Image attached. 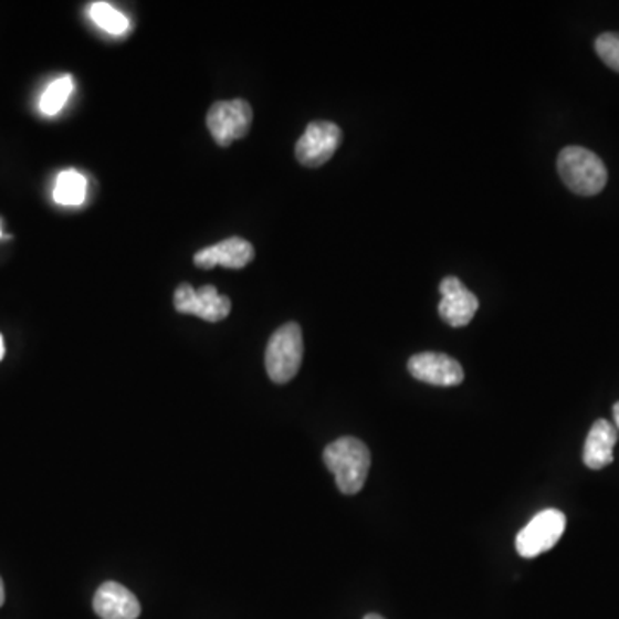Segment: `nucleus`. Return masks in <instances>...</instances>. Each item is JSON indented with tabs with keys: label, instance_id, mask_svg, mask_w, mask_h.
<instances>
[{
	"label": "nucleus",
	"instance_id": "obj_1",
	"mask_svg": "<svg viewBox=\"0 0 619 619\" xmlns=\"http://www.w3.org/2000/svg\"><path fill=\"white\" fill-rule=\"evenodd\" d=\"M324 463L336 476L343 494H358L367 482L371 457L367 444L356 438H340L324 451Z\"/></svg>",
	"mask_w": 619,
	"mask_h": 619
},
{
	"label": "nucleus",
	"instance_id": "obj_2",
	"mask_svg": "<svg viewBox=\"0 0 619 619\" xmlns=\"http://www.w3.org/2000/svg\"><path fill=\"white\" fill-rule=\"evenodd\" d=\"M557 172L573 193L594 197L608 182V169L599 155L584 147H566L557 157Z\"/></svg>",
	"mask_w": 619,
	"mask_h": 619
},
{
	"label": "nucleus",
	"instance_id": "obj_3",
	"mask_svg": "<svg viewBox=\"0 0 619 619\" xmlns=\"http://www.w3.org/2000/svg\"><path fill=\"white\" fill-rule=\"evenodd\" d=\"M303 361V334L298 324L279 327L265 349V368L272 382L286 384L298 374Z\"/></svg>",
	"mask_w": 619,
	"mask_h": 619
},
{
	"label": "nucleus",
	"instance_id": "obj_4",
	"mask_svg": "<svg viewBox=\"0 0 619 619\" xmlns=\"http://www.w3.org/2000/svg\"><path fill=\"white\" fill-rule=\"evenodd\" d=\"M566 516L559 510H544L516 535V550L520 556L532 559L556 546L565 534Z\"/></svg>",
	"mask_w": 619,
	"mask_h": 619
},
{
	"label": "nucleus",
	"instance_id": "obj_5",
	"mask_svg": "<svg viewBox=\"0 0 619 619\" xmlns=\"http://www.w3.org/2000/svg\"><path fill=\"white\" fill-rule=\"evenodd\" d=\"M252 105L241 98L217 102L207 114V126L221 147H229L232 141L244 138L252 128Z\"/></svg>",
	"mask_w": 619,
	"mask_h": 619
},
{
	"label": "nucleus",
	"instance_id": "obj_6",
	"mask_svg": "<svg viewBox=\"0 0 619 619\" xmlns=\"http://www.w3.org/2000/svg\"><path fill=\"white\" fill-rule=\"evenodd\" d=\"M343 139L337 124L331 120H314L306 126L305 133L296 144V159L305 167H321L333 159Z\"/></svg>",
	"mask_w": 619,
	"mask_h": 619
},
{
	"label": "nucleus",
	"instance_id": "obj_7",
	"mask_svg": "<svg viewBox=\"0 0 619 619\" xmlns=\"http://www.w3.org/2000/svg\"><path fill=\"white\" fill-rule=\"evenodd\" d=\"M175 306L179 314L197 315L212 324L231 314V300L213 286L195 290L190 284H181L175 293Z\"/></svg>",
	"mask_w": 619,
	"mask_h": 619
},
{
	"label": "nucleus",
	"instance_id": "obj_8",
	"mask_svg": "<svg viewBox=\"0 0 619 619\" xmlns=\"http://www.w3.org/2000/svg\"><path fill=\"white\" fill-rule=\"evenodd\" d=\"M408 370L415 379L432 386H460L464 379L460 361L444 353H418L408 360Z\"/></svg>",
	"mask_w": 619,
	"mask_h": 619
},
{
	"label": "nucleus",
	"instance_id": "obj_9",
	"mask_svg": "<svg viewBox=\"0 0 619 619\" xmlns=\"http://www.w3.org/2000/svg\"><path fill=\"white\" fill-rule=\"evenodd\" d=\"M442 300L439 303V315L451 327H464L475 317L479 300L472 291L466 290L460 279L448 275L439 284Z\"/></svg>",
	"mask_w": 619,
	"mask_h": 619
},
{
	"label": "nucleus",
	"instance_id": "obj_10",
	"mask_svg": "<svg viewBox=\"0 0 619 619\" xmlns=\"http://www.w3.org/2000/svg\"><path fill=\"white\" fill-rule=\"evenodd\" d=\"M255 259V248L243 238H228L213 246L203 248L195 255V265L200 269L222 267L243 269Z\"/></svg>",
	"mask_w": 619,
	"mask_h": 619
},
{
	"label": "nucleus",
	"instance_id": "obj_11",
	"mask_svg": "<svg viewBox=\"0 0 619 619\" xmlns=\"http://www.w3.org/2000/svg\"><path fill=\"white\" fill-rule=\"evenodd\" d=\"M93 609L102 619H136L141 612L135 594L117 581H105L98 587Z\"/></svg>",
	"mask_w": 619,
	"mask_h": 619
},
{
	"label": "nucleus",
	"instance_id": "obj_12",
	"mask_svg": "<svg viewBox=\"0 0 619 619\" xmlns=\"http://www.w3.org/2000/svg\"><path fill=\"white\" fill-rule=\"evenodd\" d=\"M616 442H618V430L608 420H597L588 432L584 445V463L588 469L600 470L615 460Z\"/></svg>",
	"mask_w": 619,
	"mask_h": 619
},
{
	"label": "nucleus",
	"instance_id": "obj_13",
	"mask_svg": "<svg viewBox=\"0 0 619 619\" xmlns=\"http://www.w3.org/2000/svg\"><path fill=\"white\" fill-rule=\"evenodd\" d=\"M86 197V178L77 170H62L54 188V200L59 206H82Z\"/></svg>",
	"mask_w": 619,
	"mask_h": 619
},
{
	"label": "nucleus",
	"instance_id": "obj_14",
	"mask_svg": "<svg viewBox=\"0 0 619 619\" xmlns=\"http://www.w3.org/2000/svg\"><path fill=\"white\" fill-rule=\"evenodd\" d=\"M73 90L74 82L70 74L57 77L55 82L46 86L45 92H43L42 97H40L39 107L42 114H45V116H57L62 107L66 105L67 98H70Z\"/></svg>",
	"mask_w": 619,
	"mask_h": 619
},
{
	"label": "nucleus",
	"instance_id": "obj_15",
	"mask_svg": "<svg viewBox=\"0 0 619 619\" xmlns=\"http://www.w3.org/2000/svg\"><path fill=\"white\" fill-rule=\"evenodd\" d=\"M90 14H92V20L107 33L123 35L128 30V18L107 2H95L90 8Z\"/></svg>",
	"mask_w": 619,
	"mask_h": 619
},
{
	"label": "nucleus",
	"instance_id": "obj_16",
	"mask_svg": "<svg viewBox=\"0 0 619 619\" xmlns=\"http://www.w3.org/2000/svg\"><path fill=\"white\" fill-rule=\"evenodd\" d=\"M596 52L606 66L619 73V33H602L596 40Z\"/></svg>",
	"mask_w": 619,
	"mask_h": 619
},
{
	"label": "nucleus",
	"instance_id": "obj_17",
	"mask_svg": "<svg viewBox=\"0 0 619 619\" xmlns=\"http://www.w3.org/2000/svg\"><path fill=\"white\" fill-rule=\"evenodd\" d=\"M612 415H615L616 430H619V401L612 408Z\"/></svg>",
	"mask_w": 619,
	"mask_h": 619
},
{
	"label": "nucleus",
	"instance_id": "obj_18",
	"mask_svg": "<svg viewBox=\"0 0 619 619\" xmlns=\"http://www.w3.org/2000/svg\"><path fill=\"white\" fill-rule=\"evenodd\" d=\"M6 600V590H4V581L0 578V608H2V604Z\"/></svg>",
	"mask_w": 619,
	"mask_h": 619
},
{
	"label": "nucleus",
	"instance_id": "obj_19",
	"mask_svg": "<svg viewBox=\"0 0 619 619\" xmlns=\"http://www.w3.org/2000/svg\"><path fill=\"white\" fill-rule=\"evenodd\" d=\"M4 355H6L4 337H2V334H0V361H2Z\"/></svg>",
	"mask_w": 619,
	"mask_h": 619
},
{
	"label": "nucleus",
	"instance_id": "obj_20",
	"mask_svg": "<svg viewBox=\"0 0 619 619\" xmlns=\"http://www.w3.org/2000/svg\"><path fill=\"white\" fill-rule=\"evenodd\" d=\"M364 619H384L382 616L379 615H367Z\"/></svg>",
	"mask_w": 619,
	"mask_h": 619
},
{
	"label": "nucleus",
	"instance_id": "obj_21",
	"mask_svg": "<svg viewBox=\"0 0 619 619\" xmlns=\"http://www.w3.org/2000/svg\"><path fill=\"white\" fill-rule=\"evenodd\" d=\"M0 237H2V232H0Z\"/></svg>",
	"mask_w": 619,
	"mask_h": 619
}]
</instances>
